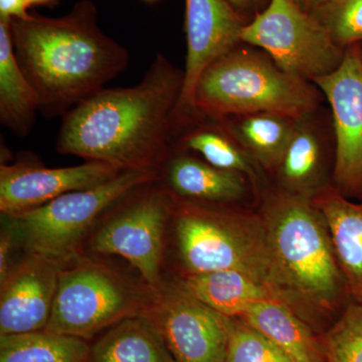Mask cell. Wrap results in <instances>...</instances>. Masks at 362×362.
Returning <instances> with one entry per match:
<instances>
[{"label": "cell", "mask_w": 362, "mask_h": 362, "mask_svg": "<svg viewBox=\"0 0 362 362\" xmlns=\"http://www.w3.org/2000/svg\"><path fill=\"white\" fill-rule=\"evenodd\" d=\"M148 185L100 228L90 250L127 259L150 288L156 289L160 286L164 233L173 214V197L169 190L146 188Z\"/></svg>", "instance_id": "9c48e42d"}, {"label": "cell", "mask_w": 362, "mask_h": 362, "mask_svg": "<svg viewBox=\"0 0 362 362\" xmlns=\"http://www.w3.org/2000/svg\"><path fill=\"white\" fill-rule=\"evenodd\" d=\"M173 197L178 251L188 274L242 272L270 286L291 306L276 271L261 214Z\"/></svg>", "instance_id": "5b68a950"}, {"label": "cell", "mask_w": 362, "mask_h": 362, "mask_svg": "<svg viewBox=\"0 0 362 362\" xmlns=\"http://www.w3.org/2000/svg\"><path fill=\"white\" fill-rule=\"evenodd\" d=\"M246 21L228 0H185L187 61L175 116V133L195 118L194 90L207 66L243 44Z\"/></svg>", "instance_id": "7c38bea8"}, {"label": "cell", "mask_w": 362, "mask_h": 362, "mask_svg": "<svg viewBox=\"0 0 362 362\" xmlns=\"http://www.w3.org/2000/svg\"><path fill=\"white\" fill-rule=\"evenodd\" d=\"M160 178L159 171L124 170L97 187L74 190L9 218L30 255L63 268L78 261L81 243L98 216L136 188Z\"/></svg>", "instance_id": "8992f818"}, {"label": "cell", "mask_w": 362, "mask_h": 362, "mask_svg": "<svg viewBox=\"0 0 362 362\" xmlns=\"http://www.w3.org/2000/svg\"><path fill=\"white\" fill-rule=\"evenodd\" d=\"M30 0H0V20H23L30 16Z\"/></svg>", "instance_id": "f1b7e54d"}, {"label": "cell", "mask_w": 362, "mask_h": 362, "mask_svg": "<svg viewBox=\"0 0 362 362\" xmlns=\"http://www.w3.org/2000/svg\"><path fill=\"white\" fill-rule=\"evenodd\" d=\"M240 39L265 52L282 70L312 83L337 70L346 51L295 0H271L244 25Z\"/></svg>", "instance_id": "ba28073f"}, {"label": "cell", "mask_w": 362, "mask_h": 362, "mask_svg": "<svg viewBox=\"0 0 362 362\" xmlns=\"http://www.w3.org/2000/svg\"><path fill=\"white\" fill-rule=\"evenodd\" d=\"M267 173L274 175L291 137L296 119L282 114H242L216 120Z\"/></svg>", "instance_id": "44dd1931"}, {"label": "cell", "mask_w": 362, "mask_h": 362, "mask_svg": "<svg viewBox=\"0 0 362 362\" xmlns=\"http://www.w3.org/2000/svg\"><path fill=\"white\" fill-rule=\"evenodd\" d=\"M120 173L115 166L98 161L59 168L28 162L1 164L0 211L7 216L25 213L74 190L97 187Z\"/></svg>", "instance_id": "4fadbf2b"}, {"label": "cell", "mask_w": 362, "mask_h": 362, "mask_svg": "<svg viewBox=\"0 0 362 362\" xmlns=\"http://www.w3.org/2000/svg\"><path fill=\"white\" fill-rule=\"evenodd\" d=\"M148 317L161 333L173 362H226V316L180 287L151 289Z\"/></svg>", "instance_id": "30bf717a"}, {"label": "cell", "mask_w": 362, "mask_h": 362, "mask_svg": "<svg viewBox=\"0 0 362 362\" xmlns=\"http://www.w3.org/2000/svg\"><path fill=\"white\" fill-rule=\"evenodd\" d=\"M161 176L175 197L204 204H230L246 199L249 182L242 173L223 170L188 152L173 148Z\"/></svg>", "instance_id": "2e32d148"}, {"label": "cell", "mask_w": 362, "mask_h": 362, "mask_svg": "<svg viewBox=\"0 0 362 362\" xmlns=\"http://www.w3.org/2000/svg\"><path fill=\"white\" fill-rule=\"evenodd\" d=\"M335 136L329 109L322 106L296 119L294 129L274 175L279 187L313 197L332 185L328 162L334 165Z\"/></svg>", "instance_id": "5bb4252c"}, {"label": "cell", "mask_w": 362, "mask_h": 362, "mask_svg": "<svg viewBox=\"0 0 362 362\" xmlns=\"http://www.w3.org/2000/svg\"><path fill=\"white\" fill-rule=\"evenodd\" d=\"M182 88L183 70L158 52L138 84L105 88L62 117L57 150L122 171L161 173Z\"/></svg>", "instance_id": "6da1fadb"}, {"label": "cell", "mask_w": 362, "mask_h": 362, "mask_svg": "<svg viewBox=\"0 0 362 362\" xmlns=\"http://www.w3.org/2000/svg\"><path fill=\"white\" fill-rule=\"evenodd\" d=\"M88 362H173L161 333L144 315L109 328L90 346Z\"/></svg>", "instance_id": "7402d4cb"}, {"label": "cell", "mask_w": 362, "mask_h": 362, "mask_svg": "<svg viewBox=\"0 0 362 362\" xmlns=\"http://www.w3.org/2000/svg\"><path fill=\"white\" fill-rule=\"evenodd\" d=\"M310 13L343 49L362 42V0H325Z\"/></svg>", "instance_id": "4316f807"}, {"label": "cell", "mask_w": 362, "mask_h": 362, "mask_svg": "<svg viewBox=\"0 0 362 362\" xmlns=\"http://www.w3.org/2000/svg\"><path fill=\"white\" fill-rule=\"evenodd\" d=\"M226 362H298L240 317H226Z\"/></svg>", "instance_id": "d4e9b609"}, {"label": "cell", "mask_w": 362, "mask_h": 362, "mask_svg": "<svg viewBox=\"0 0 362 362\" xmlns=\"http://www.w3.org/2000/svg\"><path fill=\"white\" fill-rule=\"evenodd\" d=\"M359 49H361V59H362V42L359 44Z\"/></svg>", "instance_id": "d6a6232c"}, {"label": "cell", "mask_w": 362, "mask_h": 362, "mask_svg": "<svg viewBox=\"0 0 362 362\" xmlns=\"http://www.w3.org/2000/svg\"><path fill=\"white\" fill-rule=\"evenodd\" d=\"M39 98L14 52L11 21L0 20V122L16 137L32 132Z\"/></svg>", "instance_id": "ffe728a7"}, {"label": "cell", "mask_w": 362, "mask_h": 362, "mask_svg": "<svg viewBox=\"0 0 362 362\" xmlns=\"http://www.w3.org/2000/svg\"><path fill=\"white\" fill-rule=\"evenodd\" d=\"M295 1L305 11H312L315 7L320 6L325 0H295Z\"/></svg>", "instance_id": "4dcf8cb0"}, {"label": "cell", "mask_w": 362, "mask_h": 362, "mask_svg": "<svg viewBox=\"0 0 362 362\" xmlns=\"http://www.w3.org/2000/svg\"><path fill=\"white\" fill-rule=\"evenodd\" d=\"M59 2V0H30V6L54 7Z\"/></svg>", "instance_id": "1f68e13d"}, {"label": "cell", "mask_w": 362, "mask_h": 362, "mask_svg": "<svg viewBox=\"0 0 362 362\" xmlns=\"http://www.w3.org/2000/svg\"><path fill=\"white\" fill-rule=\"evenodd\" d=\"M298 362H325L323 343L294 309L279 300H264L240 316Z\"/></svg>", "instance_id": "ac0fdd59"}, {"label": "cell", "mask_w": 362, "mask_h": 362, "mask_svg": "<svg viewBox=\"0 0 362 362\" xmlns=\"http://www.w3.org/2000/svg\"><path fill=\"white\" fill-rule=\"evenodd\" d=\"M329 230L352 301H362V201L347 199L333 187L313 197Z\"/></svg>", "instance_id": "e0dca14e"}, {"label": "cell", "mask_w": 362, "mask_h": 362, "mask_svg": "<svg viewBox=\"0 0 362 362\" xmlns=\"http://www.w3.org/2000/svg\"><path fill=\"white\" fill-rule=\"evenodd\" d=\"M16 59L47 118L63 117L127 70L128 49L98 25L92 0L59 18L30 14L11 21Z\"/></svg>", "instance_id": "7a4b0ae2"}, {"label": "cell", "mask_w": 362, "mask_h": 362, "mask_svg": "<svg viewBox=\"0 0 362 362\" xmlns=\"http://www.w3.org/2000/svg\"><path fill=\"white\" fill-rule=\"evenodd\" d=\"M90 349L83 338L45 329L0 335V362H88Z\"/></svg>", "instance_id": "cb8c5ba5"}, {"label": "cell", "mask_w": 362, "mask_h": 362, "mask_svg": "<svg viewBox=\"0 0 362 362\" xmlns=\"http://www.w3.org/2000/svg\"><path fill=\"white\" fill-rule=\"evenodd\" d=\"M325 362H362V301H352L321 338Z\"/></svg>", "instance_id": "484cf974"}, {"label": "cell", "mask_w": 362, "mask_h": 362, "mask_svg": "<svg viewBox=\"0 0 362 362\" xmlns=\"http://www.w3.org/2000/svg\"><path fill=\"white\" fill-rule=\"evenodd\" d=\"M61 267L30 255L1 284L0 335L45 329L52 310Z\"/></svg>", "instance_id": "9a60e30c"}, {"label": "cell", "mask_w": 362, "mask_h": 362, "mask_svg": "<svg viewBox=\"0 0 362 362\" xmlns=\"http://www.w3.org/2000/svg\"><path fill=\"white\" fill-rule=\"evenodd\" d=\"M144 1H147V2H154V1H157V0H144Z\"/></svg>", "instance_id": "836d02e7"}, {"label": "cell", "mask_w": 362, "mask_h": 362, "mask_svg": "<svg viewBox=\"0 0 362 362\" xmlns=\"http://www.w3.org/2000/svg\"><path fill=\"white\" fill-rule=\"evenodd\" d=\"M324 101L314 83L282 70L265 52L244 42L207 66L194 97L195 118L211 120L259 112L298 119Z\"/></svg>", "instance_id": "277c9868"}, {"label": "cell", "mask_w": 362, "mask_h": 362, "mask_svg": "<svg viewBox=\"0 0 362 362\" xmlns=\"http://www.w3.org/2000/svg\"><path fill=\"white\" fill-rule=\"evenodd\" d=\"M173 149L199 154L211 165L246 175L252 185L259 180L262 168L218 121L202 117L192 119L176 133Z\"/></svg>", "instance_id": "603a6c76"}, {"label": "cell", "mask_w": 362, "mask_h": 362, "mask_svg": "<svg viewBox=\"0 0 362 362\" xmlns=\"http://www.w3.org/2000/svg\"><path fill=\"white\" fill-rule=\"evenodd\" d=\"M228 1L240 18L247 23L261 13L269 6L271 0H228Z\"/></svg>", "instance_id": "83f0119b"}, {"label": "cell", "mask_w": 362, "mask_h": 362, "mask_svg": "<svg viewBox=\"0 0 362 362\" xmlns=\"http://www.w3.org/2000/svg\"><path fill=\"white\" fill-rule=\"evenodd\" d=\"M150 295L101 264L78 259L59 269L45 330L90 339L124 319L142 315Z\"/></svg>", "instance_id": "52a82bcc"}, {"label": "cell", "mask_w": 362, "mask_h": 362, "mask_svg": "<svg viewBox=\"0 0 362 362\" xmlns=\"http://www.w3.org/2000/svg\"><path fill=\"white\" fill-rule=\"evenodd\" d=\"M259 214L278 277L294 310L303 305L330 312L351 298L327 223L311 197L278 187L267 192Z\"/></svg>", "instance_id": "3957f363"}, {"label": "cell", "mask_w": 362, "mask_h": 362, "mask_svg": "<svg viewBox=\"0 0 362 362\" xmlns=\"http://www.w3.org/2000/svg\"><path fill=\"white\" fill-rule=\"evenodd\" d=\"M314 84L329 106L335 136L332 185L362 201V59L359 45L345 51L341 65Z\"/></svg>", "instance_id": "8fae6325"}, {"label": "cell", "mask_w": 362, "mask_h": 362, "mask_svg": "<svg viewBox=\"0 0 362 362\" xmlns=\"http://www.w3.org/2000/svg\"><path fill=\"white\" fill-rule=\"evenodd\" d=\"M11 239L8 233H2L0 240V282H4L11 269L9 268V257H11Z\"/></svg>", "instance_id": "f546056e"}, {"label": "cell", "mask_w": 362, "mask_h": 362, "mask_svg": "<svg viewBox=\"0 0 362 362\" xmlns=\"http://www.w3.org/2000/svg\"><path fill=\"white\" fill-rule=\"evenodd\" d=\"M181 286L202 303L226 317L243 316L252 305L264 300L284 302L270 286L238 271L187 274Z\"/></svg>", "instance_id": "d6986e66"}]
</instances>
